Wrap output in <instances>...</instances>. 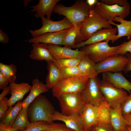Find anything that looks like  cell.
I'll list each match as a JSON object with an SVG mask.
<instances>
[{
	"label": "cell",
	"mask_w": 131,
	"mask_h": 131,
	"mask_svg": "<svg viewBox=\"0 0 131 131\" xmlns=\"http://www.w3.org/2000/svg\"><path fill=\"white\" fill-rule=\"evenodd\" d=\"M112 27L96 6L91 7L88 18L80 27L75 39V44L87 40L99 30Z\"/></svg>",
	"instance_id": "obj_1"
},
{
	"label": "cell",
	"mask_w": 131,
	"mask_h": 131,
	"mask_svg": "<svg viewBox=\"0 0 131 131\" xmlns=\"http://www.w3.org/2000/svg\"><path fill=\"white\" fill-rule=\"evenodd\" d=\"M91 7L87 4L86 1L78 0H76L74 4L68 7L57 4L53 12L64 16L74 27L80 28L82 24L88 18Z\"/></svg>",
	"instance_id": "obj_2"
},
{
	"label": "cell",
	"mask_w": 131,
	"mask_h": 131,
	"mask_svg": "<svg viewBox=\"0 0 131 131\" xmlns=\"http://www.w3.org/2000/svg\"><path fill=\"white\" fill-rule=\"evenodd\" d=\"M27 115L31 123L44 121L50 124L53 122L51 116L56 111L50 101L44 96L40 95L31 103L27 109Z\"/></svg>",
	"instance_id": "obj_3"
},
{
	"label": "cell",
	"mask_w": 131,
	"mask_h": 131,
	"mask_svg": "<svg viewBox=\"0 0 131 131\" xmlns=\"http://www.w3.org/2000/svg\"><path fill=\"white\" fill-rule=\"evenodd\" d=\"M57 98L61 113L66 115H79L85 104L80 92L64 93Z\"/></svg>",
	"instance_id": "obj_4"
},
{
	"label": "cell",
	"mask_w": 131,
	"mask_h": 131,
	"mask_svg": "<svg viewBox=\"0 0 131 131\" xmlns=\"http://www.w3.org/2000/svg\"><path fill=\"white\" fill-rule=\"evenodd\" d=\"M109 41L107 40L86 45L81 48L80 50L85 52L96 64L111 56L118 54L120 45L111 46L108 44Z\"/></svg>",
	"instance_id": "obj_5"
},
{
	"label": "cell",
	"mask_w": 131,
	"mask_h": 131,
	"mask_svg": "<svg viewBox=\"0 0 131 131\" xmlns=\"http://www.w3.org/2000/svg\"><path fill=\"white\" fill-rule=\"evenodd\" d=\"M89 79L83 76L61 79L52 89L53 95L57 98L64 93L82 92L86 86Z\"/></svg>",
	"instance_id": "obj_6"
},
{
	"label": "cell",
	"mask_w": 131,
	"mask_h": 131,
	"mask_svg": "<svg viewBox=\"0 0 131 131\" xmlns=\"http://www.w3.org/2000/svg\"><path fill=\"white\" fill-rule=\"evenodd\" d=\"M99 87L104 100L111 108L120 106L128 95L124 90L115 87L102 80L100 81Z\"/></svg>",
	"instance_id": "obj_7"
},
{
	"label": "cell",
	"mask_w": 131,
	"mask_h": 131,
	"mask_svg": "<svg viewBox=\"0 0 131 131\" xmlns=\"http://www.w3.org/2000/svg\"><path fill=\"white\" fill-rule=\"evenodd\" d=\"M41 18L42 25V27L37 30H30L33 37L47 33L61 31L73 26L70 22L65 17L62 20L57 21H53L44 17Z\"/></svg>",
	"instance_id": "obj_8"
},
{
	"label": "cell",
	"mask_w": 131,
	"mask_h": 131,
	"mask_svg": "<svg viewBox=\"0 0 131 131\" xmlns=\"http://www.w3.org/2000/svg\"><path fill=\"white\" fill-rule=\"evenodd\" d=\"M127 61L124 55H114L96 63V70L98 74L106 72H122Z\"/></svg>",
	"instance_id": "obj_9"
},
{
	"label": "cell",
	"mask_w": 131,
	"mask_h": 131,
	"mask_svg": "<svg viewBox=\"0 0 131 131\" xmlns=\"http://www.w3.org/2000/svg\"><path fill=\"white\" fill-rule=\"evenodd\" d=\"M96 6L109 22H113V18L116 17L124 19L129 15L131 8V5L128 2L121 6L117 4L108 5L100 1Z\"/></svg>",
	"instance_id": "obj_10"
},
{
	"label": "cell",
	"mask_w": 131,
	"mask_h": 131,
	"mask_svg": "<svg viewBox=\"0 0 131 131\" xmlns=\"http://www.w3.org/2000/svg\"><path fill=\"white\" fill-rule=\"evenodd\" d=\"M100 81L97 77L89 79L86 86L82 92L85 103L98 106L104 100L100 88Z\"/></svg>",
	"instance_id": "obj_11"
},
{
	"label": "cell",
	"mask_w": 131,
	"mask_h": 131,
	"mask_svg": "<svg viewBox=\"0 0 131 131\" xmlns=\"http://www.w3.org/2000/svg\"><path fill=\"white\" fill-rule=\"evenodd\" d=\"M47 47L55 59L81 58L86 55L83 51L73 50L65 46L61 47L58 45L47 44Z\"/></svg>",
	"instance_id": "obj_12"
},
{
	"label": "cell",
	"mask_w": 131,
	"mask_h": 131,
	"mask_svg": "<svg viewBox=\"0 0 131 131\" xmlns=\"http://www.w3.org/2000/svg\"><path fill=\"white\" fill-rule=\"evenodd\" d=\"M116 27L104 28L94 33L87 40L75 44L74 48H81L86 45L107 40L111 41L116 35Z\"/></svg>",
	"instance_id": "obj_13"
},
{
	"label": "cell",
	"mask_w": 131,
	"mask_h": 131,
	"mask_svg": "<svg viewBox=\"0 0 131 131\" xmlns=\"http://www.w3.org/2000/svg\"><path fill=\"white\" fill-rule=\"evenodd\" d=\"M102 80L116 88L131 92V82L123 76L122 72H106L102 73Z\"/></svg>",
	"instance_id": "obj_14"
},
{
	"label": "cell",
	"mask_w": 131,
	"mask_h": 131,
	"mask_svg": "<svg viewBox=\"0 0 131 131\" xmlns=\"http://www.w3.org/2000/svg\"><path fill=\"white\" fill-rule=\"evenodd\" d=\"M69 29L59 32L47 33L33 37L28 40V42L62 45L64 38Z\"/></svg>",
	"instance_id": "obj_15"
},
{
	"label": "cell",
	"mask_w": 131,
	"mask_h": 131,
	"mask_svg": "<svg viewBox=\"0 0 131 131\" xmlns=\"http://www.w3.org/2000/svg\"><path fill=\"white\" fill-rule=\"evenodd\" d=\"M98 106L85 103L79 115L85 131L98 123Z\"/></svg>",
	"instance_id": "obj_16"
},
{
	"label": "cell",
	"mask_w": 131,
	"mask_h": 131,
	"mask_svg": "<svg viewBox=\"0 0 131 131\" xmlns=\"http://www.w3.org/2000/svg\"><path fill=\"white\" fill-rule=\"evenodd\" d=\"M9 86L11 95L8 100V104L9 107L21 100L24 95L30 91L32 86L28 83L24 82L19 84L15 82L10 83Z\"/></svg>",
	"instance_id": "obj_17"
},
{
	"label": "cell",
	"mask_w": 131,
	"mask_h": 131,
	"mask_svg": "<svg viewBox=\"0 0 131 131\" xmlns=\"http://www.w3.org/2000/svg\"><path fill=\"white\" fill-rule=\"evenodd\" d=\"M51 120L53 122L57 120L62 121L67 127L75 131H85L79 115H66L55 111L51 115Z\"/></svg>",
	"instance_id": "obj_18"
},
{
	"label": "cell",
	"mask_w": 131,
	"mask_h": 131,
	"mask_svg": "<svg viewBox=\"0 0 131 131\" xmlns=\"http://www.w3.org/2000/svg\"><path fill=\"white\" fill-rule=\"evenodd\" d=\"M60 1V0H39L37 4L30 7L33 8L30 11L33 12H36L33 15L37 18L44 17L46 15V18L50 19L55 6Z\"/></svg>",
	"instance_id": "obj_19"
},
{
	"label": "cell",
	"mask_w": 131,
	"mask_h": 131,
	"mask_svg": "<svg viewBox=\"0 0 131 131\" xmlns=\"http://www.w3.org/2000/svg\"><path fill=\"white\" fill-rule=\"evenodd\" d=\"M32 84L30 93L22 101L23 109H27L30 104L36 97L41 94L47 92L49 90L46 84L40 81L37 78L32 80Z\"/></svg>",
	"instance_id": "obj_20"
},
{
	"label": "cell",
	"mask_w": 131,
	"mask_h": 131,
	"mask_svg": "<svg viewBox=\"0 0 131 131\" xmlns=\"http://www.w3.org/2000/svg\"><path fill=\"white\" fill-rule=\"evenodd\" d=\"M47 45L42 43H33V49L29 55L30 57L37 60L54 61L55 59L47 48Z\"/></svg>",
	"instance_id": "obj_21"
},
{
	"label": "cell",
	"mask_w": 131,
	"mask_h": 131,
	"mask_svg": "<svg viewBox=\"0 0 131 131\" xmlns=\"http://www.w3.org/2000/svg\"><path fill=\"white\" fill-rule=\"evenodd\" d=\"M113 21L119 22V24L115 23L113 22H109L110 24L116 26L118 33L111 41L113 43L119 38L123 37L126 36L127 39L129 40L131 37V20H127L119 17H116L114 18Z\"/></svg>",
	"instance_id": "obj_22"
},
{
	"label": "cell",
	"mask_w": 131,
	"mask_h": 131,
	"mask_svg": "<svg viewBox=\"0 0 131 131\" xmlns=\"http://www.w3.org/2000/svg\"><path fill=\"white\" fill-rule=\"evenodd\" d=\"M95 63L87 55L82 58L78 66L83 76L89 79L97 77Z\"/></svg>",
	"instance_id": "obj_23"
},
{
	"label": "cell",
	"mask_w": 131,
	"mask_h": 131,
	"mask_svg": "<svg viewBox=\"0 0 131 131\" xmlns=\"http://www.w3.org/2000/svg\"><path fill=\"white\" fill-rule=\"evenodd\" d=\"M110 124L114 131L126 130L127 125L122 114L121 105L110 108Z\"/></svg>",
	"instance_id": "obj_24"
},
{
	"label": "cell",
	"mask_w": 131,
	"mask_h": 131,
	"mask_svg": "<svg viewBox=\"0 0 131 131\" xmlns=\"http://www.w3.org/2000/svg\"><path fill=\"white\" fill-rule=\"evenodd\" d=\"M48 73L45 80L46 85L48 89H52L61 79L60 69L54 65L53 62H47Z\"/></svg>",
	"instance_id": "obj_25"
},
{
	"label": "cell",
	"mask_w": 131,
	"mask_h": 131,
	"mask_svg": "<svg viewBox=\"0 0 131 131\" xmlns=\"http://www.w3.org/2000/svg\"><path fill=\"white\" fill-rule=\"evenodd\" d=\"M22 101L18 102L13 106L9 107L4 116L0 119V123L12 126L19 113L22 108Z\"/></svg>",
	"instance_id": "obj_26"
},
{
	"label": "cell",
	"mask_w": 131,
	"mask_h": 131,
	"mask_svg": "<svg viewBox=\"0 0 131 131\" xmlns=\"http://www.w3.org/2000/svg\"><path fill=\"white\" fill-rule=\"evenodd\" d=\"M111 107L105 100L101 101L98 106V123L110 124Z\"/></svg>",
	"instance_id": "obj_27"
},
{
	"label": "cell",
	"mask_w": 131,
	"mask_h": 131,
	"mask_svg": "<svg viewBox=\"0 0 131 131\" xmlns=\"http://www.w3.org/2000/svg\"><path fill=\"white\" fill-rule=\"evenodd\" d=\"M30 123L28 117L27 109H22L18 114L12 126L19 131H22Z\"/></svg>",
	"instance_id": "obj_28"
},
{
	"label": "cell",
	"mask_w": 131,
	"mask_h": 131,
	"mask_svg": "<svg viewBox=\"0 0 131 131\" xmlns=\"http://www.w3.org/2000/svg\"><path fill=\"white\" fill-rule=\"evenodd\" d=\"M17 71L16 67L14 64L0 63V73L9 80L10 83L15 82Z\"/></svg>",
	"instance_id": "obj_29"
},
{
	"label": "cell",
	"mask_w": 131,
	"mask_h": 131,
	"mask_svg": "<svg viewBox=\"0 0 131 131\" xmlns=\"http://www.w3.org/2000/svg\"><path fill=\"white\" fill-rule=\"evenodd\" d=\"M80 29L79 28H75L74 26L70 28L64 38L62 45L71 49L74 48L75 39Z\"/></svg>",
	"instance_id": "obj_30"
},
{
	"label": "cell",
	"mask_w": 131,
	"mask_h": 131,
	"mask_svg": "<svg viewBox=\"0 0 131 131\" xmlns=\"http://www.w3.org/2000/svg\"><path fill=\"white\" fill-rule=\"evenodd\" d=\"M81 58H67L55 59L53 61V63L57 68L60 69L63 68L78 66Z\"/></svg>",
	"instance_id": "obj_31"
},
{
	"label": "cell",
	"mask_w": 131,
	"mask_h": 131,
	"mask_svg": "<svg viewBox=\"0 0 131 131\" xmlns=\"http://www.w3.org/2000/svg\"><path fill=\"white\" fill-rule=\"evenodd\" d=\"M59 69L61 79L79 76H84L80 72L78 66L63 68Z\"/></svg>",
	"instance_id": "obj_32"
},
{
	"label": "cell",
	"mask_w": 131,
	"mask_h": 131,
	"mask_svg": "<svg viewBox=\"0 0 131 131\" xmlns=\"http://www.w3.org/2000/svg\"><path fill=\"white\" fill-rule=\"evenodd\" d=\"M50 124L44 121L32 123L22 131H42L48 129Z\"/></svg>",
	"instance_id": "obj_33"
},
{
	"label": "cell",
	"mask_w": 131,
	"mask_h": 131,
	"mask_svg": "<svg viewBox=\"0 0 131 131\" xmlns=\"http://www.w3.org/2000/svg\"><path fill=\"white\" fill-rule=\"evenodd\" d=\"M129 93L121 105L123 115L131 114V92Z\"/></svg>",
	"instance_id": "obj_34"
},
{
	"label": "cell",
	"mask_w": 131,
	"mask_h": 131,
	"mask_svg": "<svg viewBox=\"0 0 131 131\" xmlns=\"http://www.w3.org/2000/svg\"><path fill=\"white\" fill-rule=\"evenodd\" d=\"M42 131H75L67 127L65 124L54 123L47 129Z\"/></svg>",
	"instance_id": "obj_35"
},
{
	"label": "cell",
	"mask_w": 131,
	"mask_h": 131,
	"mask_svg": "<svg viewBox=\"0 0 131 131\" xmlns=\"http://www.w3.org/2000/svg\"><path fill=\"white\" fill-rule=\"evenodd\" d=\"M90 131H114L110 125L100 123H97L92 127Z\"/></svg>",
	"instance_id": "obj_36"
},
{
	"label": "cell",
	"mask_w": 131,
	"mask_h": 131,
	"mask_svg": "<svg viewBox=\"0 0 131 131\" xmlns=\"http://www.w3.org/2000/svg\"><path fill=\"white\" fill-rule=\"evenodd\" d=\"M131 54V39L127 41H125L120 45L118 54L124 55L126 53Z\"/></svg>",
	"instance_id": "obj_37"
},
{
	"label": "cell",
	"mask_w": 131,
	"mask_h": 131,
	"mask_svg": "<svg viewBox=\"0 0 131 131\" xmlns=\"http://www.w3.org/2000/svg\"><path fill=\"white\" fill-rule=\"evenodd\" d=\"M8 99L7 98L5 97L0 101V119L4 116L8 109Z\"/></svg>",
	"instance_id": "obj_38"
},
{
	"label": "cell",
	"mask_w": 131,
	"mask_h": 131,
	"mask_svg": "<svg viewBox=\"0 0 131 131\" xmlns=\"http://www.w3.org/2000/svg\"><path fill=\"white\" fill-rule=\"evenodd\" d=\"M104 4L108 5H112L117 4L121 6H123L128 1L127 0H101Z\"/></svg>",
	"instance_id": "obj_39"
},
{
	"label": "cell",
	"mask_w": 131,
	"mask_h": 131,
	"mask_svg": "<svg viewBox=\"0 0 131 131\" xmlns=\"http://www.w3.org/2000/svg\"><path fill=\"white\" fill-rule=\"evenodd\" d=\"M124 55L127 57L128 61L123 71L126 74L131 71V54L128 53H126Z\"/></svg>",
	"instance_id": "obj_40"
},
{
	"label": "cell",
	"mask_w": 131,
	"mask_h": 131,
	"mask_svg": "<svg viewBox=\"0 0 131 131\" xmlns=\"http://www.w3.org/2000/svg\"><path fill=\"white\" fill-rule=\"evenodd\" d=\"M9 83V80L0 73V89H3L7 87Z\"/></svg>",
	"instance_id": "obj_41"
},
{
	"label": "cell",
	"mask_w": 131,
	"mask_h": 131,
	"mask_svg": "<svg viewBox=\"0 0 131 131\" xmlns=\"http://www.w3.org/2000/svg\"><path fill=\"white\" fill-rule=\"evenodd\" d=\"M9 38L7 34L0 29V42L3 44H7Z\"/></svg>",
	"instance_id": "obj_42"
},
{
	"label": "cell",
	"mask_w": 131,
	"mask_h": 131,
	"mask_svg": "<svg viewBox=\"0 0 131 131\" xmlns=\"http://www.w3.org/2000/svg\"><path fill=\"white\" fill-rule=\"evenodd\" d=\"M19 130L12 126L4 125L0 123V131H18Z\"/></svg>",
	"instance_id": "obj_43"
},
{
	"label": "cell",
	"mask_w": 131,
	"mask_h": 131,
	"mask_svg": "<svg viewBox=\"0 0 131 131\" xmlns=\"http://www.w3.org/2000/svg\"><path fill=\"white\" fill-rule=\"evenodd\" d=\"M2 90V91L0 94V101L10 92V89L9 86H7Z\"/></svg>",
	"instance_id": "obj_44"
},
{
	"label": "cell",
	"mask_w": 131,
	"mask_h": 131,
	"mask_svg": "<svg viewBox=\"0 0 131 131\" xmlns=\"http://www.w3.org/2000/svg\"><path fill=\"white\" fill-rule=\"evenodd\" d=\"M127 125L131 127V114L123 115Z\"/></svg>",
	"instance_id": "obj_45"
},
{
	"label": "cell",
	"mask_w": 131,
	"mask_h": 131,
	"mask_svg": "<svg viewBox=\"0 0 131 131\" xmlns=\"http://www.w3.org/2000/svg\"><path fill=\"white\" fill-rule=\"evenodd\" d=\"M86 2L89 6L92 7L96 6L99 1L98 0H87Z\"/></svg>",
	"instance_id": "obj_46"
},
{
	"label": "cell",
	"mask_w": 131,
	"mask_h": 131,
	"mask_svg": "<svg viewBox=\"0 0 131 131\" xmlns=\"http://www.w3.org/2000/svg\"><path fill=\"white\" fill-rule=\"evenodd\" d=\"M32 1V0H23L24 6L25 7H26L28 5L29 3L31 1Z\"/></svg>",
	"instance_id": "obj_47"
},
{
	"label": "cell",
	"mask_w": 131,
	"mask_h": 131,
	"mask_svg": "<svg viewBox=\"0 0 131 131\" xmlns=\"http://www.w3.org/2000/svg\"><path fill=\"white\" fill-rule=\"evenodd\" d=\"M126 131H131V127L127 126V127Z\"/></svg>",
	"instance_id": "obj_48"
},
{
	"label": "cell",
	"mask_w": 131,
	"mask_h": 131,
	"mask_svg": "<svg viewBox=\"0 0 131 131\" xmlns=\"http://www.w3.org/2000/svg\"><path fill=\"white\" fill-rule=\"evenodd\" d=\"M121 131H126V130H123Z\"/></svg>",
	"instance_id": "obj_49"
},
{
	"label": "cell",
	"mask_w": 131,
	"mask_h": 131,
	"mask_svg": "<svg viewBox=\"0 0 131 131\" xmlns=\"http://www.w3.org/2000/svg\"><path fill=\"white\" fill-rule=\"evenodd\" d=\"M85 131H90V129H89V130H88Z\"/></svg>",
	"instance_id": "obj_50"
},
{
	"label": "cell",
	"mask_w": 131,
	"mask_h": 131,
	"mask_svg": "<svg viewBox=\"0 0 131 131\" xmlns=\"http://www.w3.org/2000/svg\"><path fill=\"white\" fill-rule=\"evenodd\" d=\"M130 82H131V78L130 79Z\"/></svg>",
	"instance_id": "obj_51"
}]
</instances>
